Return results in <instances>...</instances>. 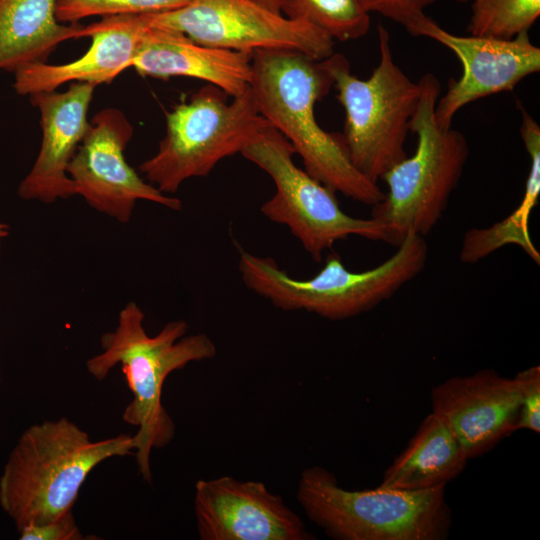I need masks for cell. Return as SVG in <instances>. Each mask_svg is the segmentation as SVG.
I'll return each instance as SVG.
<instances>
[{
	"mask_svg": "<svg viewBox=\"0 0 540 540\" xmlns=\"http://www.w3.org/2000/svg\"><path fill=\"white\" fill-rule=\"evenodd\" d=\"M332 79L324 59L290 50L252 54L251 93L259 113L293 146L313 178L344 196L373 206L384 193L352 164L341 134L316 121V102L328 94Z\"/></svg>",
	"mask_w": 540,
	"mask_h": 540,
	"instance_id": "6da1fadb",
	"label": "cell"
},
{
	"mask_svg": "<svg viewBox=\"0 0 540 540\" xmlns=\"http://www.w3.org/2000/svg\"><path fill=\"white\" fill-rule=\"evenodd\" d=\"M144 313L133 301L120 311L115 330L102 335V352L89 358L87 371L97 380L107 377L120 365L132 400L123 420L138 428L133 435L135 455L142 478L151 482L150 455L171 442L175 424L162 404V390L167 377L190 362L215 357L214 342L205 334L186 336L184 320L168 322L155 336L144 328Z\"/></svg>",
	"mask_w": 540,
	"mask_h": 540,
	"instance_id": "7a4b0ae2",
	"label": "cell"
},
{
	"mask_svg": "<svg viewBox=\"0 0 540 540\" xmlns=\"http://www.w3.org/2000/svg\"><path fill=\"white\" fill-rule=\"evenodd\" d=\"M133 450V436L92 441L66 417L33 424L22 432L3 468L0 506L17 530L52 521L72 510L97 465Z\"/></svg>",
	"mask_w": 540,
	"mask_h": 540,
	"instance_id": "3957f363",
	"label": "cell"
},
{
	"mask_svg": "<svg viewBox=\"0 0 540 540\" xmlns=\"http://www.w3.org/2000/svg\"><path fill=\"white\" fill-rule=\"evenodd\" d=\"M423 236L408 234L396 252L378 266L353 271L333 252L320 271L307 279L291 277L271 257L239 249L238 269L244 285L284 311L304 310L329 320L368 312L391 298L419 275L427 262Z\"/></svg>",
	"mask_w": 540,
	"mask_h": 540,
	"instance_id": "277c9868",
	"label": "cell"
},
{
	"mask_svg": "<svg viewBox=\"0 0 540 540\" xmlns=\"http://www.w3.org/2000/svg\"><path fill=\"white\" fill-rule=\"evenodd\" d=\"M378 47L379 62L367 79L352 74L340 53L324 59L345 112V150L353 166L374 183L407 156L405 141L421 96L419 81H412L396 64L390 35L382 25Z\"/></svg>",
	"mask_w": 540,
	"mask_h": 540,
	"instance_id": "5b68a950",
	"label": "cell"
},
{
	"mask_svg": "<svg viewBox=\"0 0 540 540\" xmlns=\"http://www.w3.org/2000/svg\"><path fill=\"white\" fill-rule=\"evenodd\" d=\"M419 83L421 96L410 123L415 151L381 177L387 192L371 210V218L389 226L399 244L410 233L425 237L438 224L469 156L464 134L436 120L437 77L427 73Z\"/></svg>",
	"mask_w": 540,
	"mask_h": 540,
	"instance_id": "8992f818",
	"label": "cell"
},
{
	"mask_svg": "<svg viewBox=\"0 0 540 540\" xmlns=\"http://www.w3.org/2000/svg\"><path fill=\"white\" fill-rule=\"evenodd\" d=\"M445 486L347 490L330 471L313 466L301 473L297 500L337 540H442L452 524Z\"/></svg>",
	"mask_w": 540,
	"mask_h": 540,
	"instance_id": "52a82bcc",
	"label": "cell"
},
{
	"mask_svg": "<svg viewBox=\"0 0 540 540\" xmlns=\"http://www.w3.org/2000/svg\"><path fill=\"white\" fill-rule=\"evenodd\" d=\"M207 84L166 115V133L155 155L139 165L164 194L189 178L205 177L224 158L243 148L270 124L259 113L251 89L231 97Z\"/></svg>",
	"mask_w": 540,
	"mask_h": 540,
	"instance_id": "ba28073f",
	"label": "cell"
},
{
	"mask_svg": "<svg viewBox=\"0 0 540 540\" xmlns=\"http://www.w3.org/2000/svg\"><path fill=\"white\" fill-rule=\"evenodd\" d=\"M241 154L274 182L275 193L261 205V213L287 226L315 262H321L326 250L350 236L399 245L386 224L345 213L334 190L295 164L293 146L271 125L261 130Z\"/></svg>",
	"mask_w": 540,
	"mask_h": 540,
	"instance_id": "9c48e42d",
	"label": "cell"
},
{
	"mask_svg": "<svg viewBox=\"0 0 540 540\" xmlns=\"http://www.w3.org/2000/svg\"><path fill=\"white\" fill-rule=\"evenodd\" d=\"M140 17L147 27L177 31L215 48L251 53L290 50L316 60L334 53V40L325 32L255 0H191L178 9Z\"/></svg>",
	"mask_w": 540,
	"mask_h": 540,
	"instance_id": "30bf717a",
	"label": "cell"
},
{
	"mask_svg": "<svg viewBox=\"0 0 540 540\" xmlns=\"http://www.w3.org/2000/svg\"><path fill=\"white\" fill-rule=\"evenodd\" d=\"M132 136L133 127L120 110L105 108L94 115L67 168L75 195L121 223L131 219L138 200L181 210L179 199L146 182L127 163L124 153Z\"/></svg>",
	"mask_w": 540,
	"mask_h": 540,
	"instance_id": "8fae6325",
	"label": "cell"
},
{
	"mask_svg": "<svg viewBox=\"0 0 540 540\" xmlns=\"http://www.w3.org/2000/svg\"><path fill=\"white\" fill-rule=\"evenodd\" d=\"M416 37H427L451 50L462 64V75L451 78L446 92L437 100L435 117L445 128L456 113L481 98L510 92L526 77L540 71V48L529 32L512 39L460 36L440 27L428 17Z\"/></svg>",
	"mask_w": 540,
	"mask_h": 540,
	"instance_id": "7c38bea8",
	"label": "cell"
},
{
	"mask_svg": "<svg viewBox=\"0 0 540 540\" xmlns=\"http://www.w3.org/2000/svg\"><path fill=\"white\" fill-rule=\"evenodd\" d=\"M194 514L201 540L312 539L301 518L260 481L198 480Z\"/></svg>",
	"mask_w": 540,
	"mask_h": 540,
	"instance_id": "4fadbf2b",
	"label": "cell"
},
{
	"mask_svg": "<svg viewBox=\"0 0 540 540\" xmlns=\"http://www.w3.org/2000/svg\"><path fill=\"white\" fill-rule=\"evenodd\" d=\"M431 403L432 413L448 427L469 460L516 431L520 386L515 377L484 369L438 384L432 389Z\"/></svg>",
	"mask_w": 540,
	"mask_h": 540,
	"instance_id": "5bb4252c",
	"label": "cell"
},
{
	"mask_svg": "<svg viewBox=\"0 0 540 540\" xmlns=\"http://www.w3.org/2000/svg\"><path fill=\"white\" fill-rule=\"evenodd\" d=\"M95 87L73 82L64 92L30 95L40 112L42 139L38 156L18 187L21 199L53 203L75 195L67 168L87 131Z\"/></svg>",
	"mask_w": 540,
	"mask_h": 540,
	"instance_id": "9a60e30c",
	"label": "cell"
},
{
	"mask_svg": "<svg viewBox=\"0 0 540 540\" xmlns=\"http://www.w3.org/2000/svg\"><path fill=\"white\" fill-rule=\"evenodd\" d=\"M147 26L140 15H115L86 25L92 38L89 49L65 64L37 61L14 71V89L19 95L54 91L65 83L110 84L132 68V61Z\"/></svg>",
	"mask_w": 540,
	"mask_h": 540,
	"instance_id": "2e32d148",
	"label": "cell"
},
{
	"mask_svg": "<svg viewBox=\"0 0 540 540\" xmlns=\"http://www.w3.org/2000/svg\"><path fill=\"white\" fill-rule=\"evenodd\" d=\"M252 54L205 46L177 31L147 27L132 68L144 77L200 79L235 97L250 89Z\"/></svg>",
	"mask_w": 540,
	"mask_h": 540,
	"instance_id": "e0dca14e",
	"label": "cell"
},
{
	"mask_svg": "<svg viewBox=\"0 0 540 540\" xmlns=\"http://www.w3.org/2000/svg\"><path fill=\"white\" fill-rule=\"evenodd\" d=\"M58 0H0V70L45 61L61 43L88 37L86 25L61 23Z\"/></svg>",
	"mask_w": 540,
	"mask_h": 540,
	"instance_id": "ac0fdd59",
	"label": "cell"
},
{
	"mask_svg": "<svg viewBox=\"0 0 540 540\" xmlns=\"http://www.w3.org/2000/svg\"><path fill=\"white\" fill-rule=\"evenodd\" d=\"M467 461L451 431L431 412L385 470L380 486L422 490L446 485L464 470Z\"/></svg>",
	"mask_w": 540,
	"mask_h": 540,
	"instance_id": "d6986e66",
	"label": "cell"
},
{
	"mask_svg": "<svg viewBox=\"0 0 540 540\" xmlns=\"http://www.w3.org/2000/svg\"><path fill=\"white\" fill-rule=\"evenodd\" d=\"M519 112L520 136L530 157L523 199L519 207L503 221L488 228L466 232L460 251L463 263H476L507 244H516L539 265L540 255L531 241L528 225L531 211L536 207L540 195V126L525 108Z\"/></svg>",
	"mask_w": 540,
	"mask_h": 540,
	"instance_id": "ffe728a7",
	"label": "cell"
},
{
	"mask_svg": "<svg viewBox=\"0 0 540 540\" xmlns=\"http://www.w3.org/2000/svg\"><path fill=\"white\" fill-rule=\"evenodd\" d=\"M281 13L316 26L333 40H356L370 29V14L357 0H284Z\"/></svg>",
	"mask_w": 540,
	"mask_h": 540,
	"instance_id": "44dd1931",
	"label": "cell"
},
{
	"mask_svg": "<svg viewBox=\"0 0 540 540\" xmlns=\"http://www.w3.org/2000/svg\"><path fill=\"white\" fill-rule=\"evenodd\" d=\"M469 3V35L512 39L529 32L540 15V0H457Z\"/></svg>",
	"mask_w": 540,
	"mask_h": 540,
	"instance_id": "7402d4cb",
	"label": "cell"
},
{
	"mask_svg": "<svg viewBox=\"0 0 540 540\" xmlns=\"http://www.w3.org/2000/svg\"><path fill=\"white\" fill-rule=\"evenodd\" d=\"M191 0H58L56 18L61 23L100 16L140 15L181 8Z\"/></svg>",
	"mask_w": 540,
	"mask_h": 540,
	"instance_id": "603a6c76",
	"label": "cell"
},
{
	"mask_svg": "<svg viewBox=\"0 0 540 540\" xmlns=\"http://www.w3.org/2000/svg\"><path fill=\"white\" fill-rule=\"evenodd\" d=\"M362 9L376 12L402 25L416 37L418 27L428 18L425 10L437 0H357Z\"/></svg>",
	"mask_w": 540,
	"mask_h": 540,
	"instance_id": "cb8c5ba5",
	"label": "cell"
},
{
	"mask_svg": "<svg viewBox=\"0 0 540 540\" xmlns=\"http://www.w3.org/2000/svg\"><path fill=\"white\" fill-rule=\"evenodd\" d=\"M520 386V410L516 431H540V367L532 366L515 375Z\"/></svg>",
	"mask_w": 540,
	"mask_h": 540,
	"instance_id": "d4e9b609",
	"label": "cell"
},
{
	"mask_svg": "<svg viewBox=\"0 0 540 540\" xmlns=\"http://www.w3.org/2000/svg\"><path fill=\"white\" fill-rule=\"evenodd\" d=\"M21 540H85L95 539L85 537L77 526L76 520L69 511L62 516L38 525H29L18 530Z\"/></svg>",
	"mask_w": 540,
	"mask_h": 540,
	"instance_id": "484cf974",
	"label": "cell"
},
{
	"mask_svg": "<svg viewBox=\"0 0 540 540\" xmlns=\"http://www.w3.org/2000/svg\"><path fill=\"white\" fill-rule=\"evenodd\" d=\"M255 1L274 12L281 13V8H282V4L284 0H255Z\"/></svg>",
	"mask_w": 540,
	"mask_h": 540,
	"instance_id": "4316f807",
	"label": "cell"
},
{
	"mask_svg": "<svg viewBox=\"0 0 540 540\" xmlns=\"http://www.w3.org/2000/svg\"><path fill=\"white\" fill-rule=\"evenodd\" d=\"M9 235V226L0 222V248L2 240Z\"/></svg>",
	"mask_w": 540,
	"mask_h": 540,
	"instance_id": "83f0119b",
	"label": "cell"
},
{
	"mask_svg": "<svg viewBox=\"0 0 540 540\" xmlns=\"http://www.w3.org/2000/svg\"><path fill=\"white\" fill-rule=\"evenodd\" d=\"M1 378H2V376H1V369H0V383H1Z\"/></svg>",
	"mask_w": 540,
	"mask_h": 540,
	"instance_id": "f1b7e54d",
	"label": "cell"
}]
</instances>
